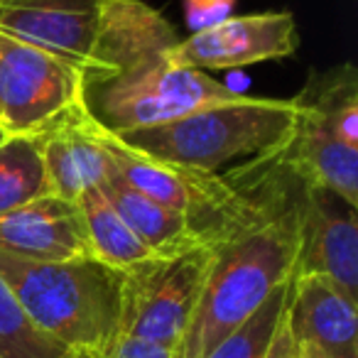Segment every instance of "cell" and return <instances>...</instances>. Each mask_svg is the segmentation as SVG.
<instances>
[{"label": "cell", "instance_id": "cell-1", "mask_svg": "<svg viewBox=\"0 0 358 358\" xmlns=\"http://www.w3.org/2000/svg\"><path fill=\"white\" fill-rule=\"evenodd\" d=\"M0 35L64 59L84 86L179 42L167 17L143 0H0Z\"/></svg>", "mask_w": 358, "mask_h": 358}, {"label": "cell", "instance_id": "cell-2", "mask_svg": "<svg viewBox=\"0 0 358 358\" xmlns=\"http://www.w3.org/2000/svg\"><path fill=\"white\" fill-rule=\"evenodd\" d=\"M0 278L30 322L69 351L108 353L118 338L123 270L91 255L27 260L0 250Z\"/></svg>", "mask_w": 358, "mask_h": 358}, {"label": "cell", "instance_id": "cell-3", "mask_svg": "<svg viewBox=\"0 0 358 358\" xmlns=\"http://www.w3.org/2000/svg\"><path fill=\"white\" fill-rule=\"evenodd\" d=\"M297 120L292 99L238 96L182 118L115 135L125 148L152 159L216 174L241 157H265L289 140Z\"/></svg>", "mask_w": 358, "mask_h": 358}, {"label": "cell", "instance_id": "cell-4", "mask_svg": "<svg viewBox=\"0 0 358 358\" xmlns=\"http://www.w3.org/2000/svg\"><path fill=\"white\" fill-rule=\"evenodd\" d=\"M238 96L243 94L211 79L206 71L174 64L164 52L103 81L86 84L81 103L101 128L123 135L206 106L229 103Z\"/></svg>", "mask_w": 358, "mask_h": 358}, {"label": "cell", "instance_id": "cell-5", "mask_svg": "<svg viewBox=\"0 0 358 358\" xmlns=\"http://www.w3.org/2000/svg\"><path fill=\"white\" fill-rule=\"evenodd\" d=\"M211 260L214 248L201 245L174 258H155L128 270L120 334L148 338L177 351L194 319Z\"/></svg>", "mask_w": 358, "mask_h": 358}, {"label": "cell", "instance_id": "cell-6", "mask_svg": "<svg viewBox=\"0 0 358 358\" xmlns=\"http://www.w3.org/2000/svg\"><path fill=\"white\" fill-rule=\"evenodd\" d=\"M94 135L113 162L110 177L123 182L128 189L157 201L164 209L187 216L189 221H194L206 243H216L226 219L236 209L241 196L234 179L177 167V164L159 162V159H152L143 152H135V150L125 148L113 133L101 128L96 120Z\"/></svg>", "mask_w": 358, "mask_h": 358}, {"label": "cell", "instance_id": "cell-7", "mask_svg": "<svg viewBox=\"0 0 358 358\" xmlns=\"http://www.w3.org/2000/svg\"><path fill=\"white\" fill-rule=\"evenodd\" d=\"M84 79L64 59L0 35V125L10 135H37L81 103Z\"/></svg>", "mask_w": 358, "mask_h": 358}, {"label": "cell", "instance_id": "cell-8", "mask_svg": "<svg viewBox=\"0 0 358 358\" xmlns=\"http://www.w3.org/2000/svg\"><path fill=\"white\" fill-rule=\"evenodd\" d=\"M299 45L297 22L287 10L226 17L206 30L192 32L169 50V59L192 69H238L292 57Z\"/></svg>", "mask_w": 358, "mask_h": 358}, {"label": "cell", "instance_id": "cell-9", "mask_svg": "<svg viewBox=\"0 0 358 358\" xmlns=\"http://www.w3.org/2000/svg\"><path fill=\"white\" fill-rule=\"evenodd\" d=\"M294 275H322L358 302V214L353 206L307 187Z\"/></svg>", "mask_w": 358, "mask_h": 358}, {"label": "cell", "instance_id": "cell-10", "mask_svg": "<svg viewBox=\"0 0 358 358\" xmlns=\"http://www.w3.org/2000/svg\"><path fill=\"white\" fill-rule=\"evenodd\" d=\"M45 164L50 194L76 204L84 192L101 187L113 174V162L94 135L84 103L62 113L35 135Z\"/></svg>", "mask_w": 358, "mask_h": 358}, {"label": "cell", "instance_id": "cell-11", "mask_svg": "<svg viewBox=\"0 0 358 358\" xmlns=\"http://www.w3.org/2000/svg\"><path fill=\"white\" fill-rule=\"evenodd\" d=\"M356 304L322 275H294L287 324L299 343L319 348L327 358H358Z\"/></svg>", "mask_w": 358, "mask_h": 358}, {"label": "cell", "instance_id": "cell-12", "mask_svg": "<svg viewBox=\"0 0 358 358\" xmlns=\"http://www.w3.org/2000/svg\"><path fill=\"white\" fill-rule=\"evenodd\" d=\"M0 250L27 260H71L91 255L76 204L45 194L0 216Z\"/></svg>", "mask_w": 358, "mask_h": 358}, {"label": "cell", "instance_id": "cell-13", "mask_svg": "<svg viewBox=\"0 0 358 358\" xmlns=\"http://www.w3.org/2000/svg\"><path fill=\"white\" fill-rule=\"evenodd\" d=\"M275 155L307 187L329 192L358 209V148L297 115L292 135Z\"/></svg>", "mask_w": 358, "mask_h": 358}, {"label": "cell", "instance_id": "cell-14", "mask_svg": "<svg viewBox=\"0 0 358 358\" xmlns=\"http://www.w3.org/2000/svg\"><path fill=\"white\" fill-rule=\"evenodd\" d=\"M128 229L152 250L157 258H174L187 250L209 245L201 231L187 216L159 206L157 201L128 189L118 179H106L99 187Z\"/></svg>", "mask_w": 358, "mask_h": 358}, {"label": "cell", "instance_id": "cell-15", "mask_svg": "<svg viewBox=\"0 0 358 358\" xmlns=\"http://www.w3.org/2000/svg\"><path fill=\"white\" fill-rule=\"evenodd\" d=\"M292 103L299 118L358 148V71L353 64L312 74Z\"/></svg>", "mask_w": 358, "mask_h": 358}, {"label": "cell", "instance_id": "cell-16", "mask_svg": "<svg viewBox=\"0 0 358 358\" xmlns=\"http://www.w3.org/2000/svg\"><path fill=\"white\" fill-rule=\"evenodd\" d=\"M76 209H79L91 258L101 260L115 270H123V273L157 258L128 229V224L120 219L118 211L110 206V201L101 194L99 187L84 192L76 199Z\"/></svg>", "mask_w": 358, "mask_h": 358}, {"label": "cell", "instance_id": "cell-17", "mask_svg": "<svg viewBox=\"0 0 358 358\" xmlns=\"http://www.w3.org/2000/svg\"><path fill=\"white\" fill-rule=\"evenodd\" d=\"M50 194L35 135H13L0 145V216Z\"/></svg>", "mask_w": 358, "mask_h": 358}, {"label": "cell", "instance_id": "cell-18", "mask_svg": "<svg viewBox=\"0 0 358 358\" xmlns=\"http://www.w3.org/2000/svg\"><path fill=\"white\" fill-rule=\"evenodd\" d=\"M292 278L285 285H280L278 289H273L270 297L234 334H229L219 346L211 348L204 358H265L275 329L287 309Z\"/></svg>", "mask_w": 358, "mask_h": 358}, {"label": "cell", "instance_id": "cell-19", "mask_svg": "<svg viewBox=\"0 0 358 358\" xmlns=\"http://www.w3.org/2000/svg\"><path fill=\"white\" fill-rule=\"evenodd\" d=\"M66 351L30 322L0 278V358H64Z\"/></svg>", "mask_w": 358, "mask_h": 358}, {"label": "cell", "instance_id": "cell-20", "mask_svg": "<svg viewBox=\"0 0 358 358\" xmlns=\"http://www.w3.org/2000/svg\"><path fill=\"white\" fill-rule=\"evenodd\" d=\"M236 0H185V15L187 25L194 32L214 27L231 17Z\"/></svg>", "mask_w": 358, "mask_h": 358}, {"label": "cell", "instance_id": "cell-21", "mask_svg": "<svg viewBox=\"0 0 358 358\" xmlns=\"http://www.w3.org/2000/svg\"><path fill=\"white\" fill-rule=\"evenodd\" d=\"M106 358H174V351L155 341H148V338L118 334Z\"/></svg>", "mask_w": 358, "mask_h": 358}, {"label": "cell", "instance_id": "cell-22", "mask_svg": "<svg viewBox=\"0 0 358 358\" xmlns=\"http://www.w3.org/2000/svg\"><path fill=\"white\" fill-rule=\"evenodd\" d=\"M265 358H302L299 341L294 338L292 329H289V324H287V309H285L282 319H280L278 329H275L273 341H270Z\"/></svg>", "mask_w": 358, "mask_h": 358}, {"label": "cell", "instance_id": "cell-23", "mask_svg": "<svg viewBox=\"0 0 358 358\" xmlns=\"http://www.w3.org/2000/svg\"><path fill=\"white\" fill-rule=\"evenodd\" d=\"M299 351H302V358H327L319 348L309 346V343H299Z\"/></svg>", "mask_w": 358, "mask_h": 358}, {"label": "cell", "instance_id": "cell-24", "mask_svg": "<svg viewBox=\"0 0 358 358\" xmlns=\"http://www.w3.org/2000/svg\"><path fill=\"white\" fill-rule=\"evenodd\" d=\"M108 353H91V351H66L64 358H106Z\"/></svg>", "mask_w": 358, "mask_h": 358}, {"label": "cell", "instance_id": "cell-25", "mask_svg": "<svg viewBox=\"0 0 358 358\" xmlns=\"http://www.w3.org/2000/svg\"><path fill=\"white\" fill-rule=\"evenodd\" d=\"M8 138H13V135H10V133H8V130H6V128H3V125H0V145L6 143V140H8Z\"/></svg>", "mask_w": 358, "mask_h": 358}]
</instances>
